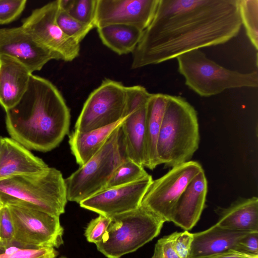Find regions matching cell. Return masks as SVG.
Listing matches in <instances>:
<instances>
[{
  "instance_id": "6da1fadb",
  "label": "cell",
  "mask_w": 258,
  "mask_h": 258,
  "mask_svg": "<svg viewBox=\"0 0 258 258\" xmlns=\"http://www.w3.org/2000/svg\"><path fill=\"white\" fill-rule=\"evenodd\" d=\"M242 26L238 0H159L132 53V69L227 42Z\"/></svg>"
},
{
  "instance_id": "7a4b0ae2",
  "label": "cell",
  "mask_w": 258,
  "mask_h": 258,
  "mask_svg": "<svg viewBox=\"0 0 258 258\" xmlns=\"http://www.w3.org/2000/svg\"><path fill=\"white\" fill-rule=\"evenodd\" d=\"M5 112L11 138L29 150L50 151L69 132L70 111L60 92L51 82L33 74L22 98Z\"/></svg>"
},
{
  "instance_id": "3957f363",
  "label": "cell",
  "mask_w": 258,
  "mask_h": 258,
  "mask_svg": "<svg viewBox=\"0 0 258 258\" xmlns=\"http://www.w3.org/2000/svg\"><path fill=\"white\" fill-rule=\"evenodd\" d=\"M200 140L195 108L182 97L168 95L157 145L159 164L172 168L190 161Z\"/></svg>"
},
{
  "instance_id": "277c9868",
  "label": "cell",
  "mask_w": 258,
  "mask_h": 258,
  "mask_svg": "<svg viewBox=\"0 0 258 258\" xmlns=\"http://www.w3.org/2000/svg\"><path fill=\"white\" fill-rule=\"evenodd\" d=\"M67 202L64 178L53 167L0 180V203L3 206H21L59 217Z\"/></svg>"
},
{
  "instance_id": "5b68a950",
  "label": "cell",
  "mask_w": 258,
  "mask_h": 258,
  "mask_svg": "<svg viewBox=\"0 0 258 258\" xmlns=\"http://www.w3.org/2000/svg\"><path fill=\"white\" fill-rule=\"evenodd\" d=\"M176 59L185 84L201 96L210 97L229 89L258 86L257 71L245 74L229 70L209 59L199 49L183 53Z\"/></svg>"
},
{
  "instance_id": "8992f818",
  "label": "cell",
  "mask_w": 258,
  "mask_h": 258,
  "mask_svg": "<svg viewBox=\"0 0 258 258\" xmlns=\"http://www.w3.org/2000/svg\"><path fill=\"white\" fill-rule=\"evenodd\" d=\"M121 124L94 156L64 179L68 201L79 204L103 190L116 168L127 158Z\"/></svg>"
},
{
  "instance_id": "52a82bcc",
  "label": "cell",
  "mask_w": 258,
  "mask_h": 258,
  "mask_svg": "<svg viewBox=\"0 0 258 258\" xmlns=\"http://www.w3.org/2000/svg\"><path fill=\"white\" fill-rule=\"evenodd\" d=\"M110 217L111 221L103 239L96 244L108 258H120L136 251L157 237L165 222L142 205Z\"/></svg>"
},
{
  "instance_id": "ba28073f",
  "label": "cell",
  "mask_w": 258,
  "mask_h": 258,
  "mask_svg": "<svg viewBox=\"0 0 258 258\" xmlns=\"http://www.w3.org/2000/svg\"><path fill=\"white\" fill-rule=\"evenodd\" d=\"M126 87L106 78L89 95L76 121L75 131L85 132L113 124L126 117Z\"/></svg>"
},
{
  "instance_id": "9c48e42d",
  "label": "cell",
  "mask_w": 258,
  "mask_h": 258,
  "mask_svg": "<svg viewBox=\"0 0 258 258\" xmlns=\"http://www.w3.org/2000/svg\"><path fill=\"white\" fill-rule=\"evenodd\" d=\"M14 236L13 244L28 248H58L63 243L59 217L18 205H8Z\"/></svg>"
},
{
  "instance_id": "30bf717a",
  "label": "cell",
  "mask_w": 258,
  "mask_h": 258,
  "mask_svg": "<svg viewBox=\"0 0 258 258\" xmlns=\"http://www.w3.org/2000/svg\"><path fill=\"white\" fill-rule=\"evenodd\" d=\"M203 170L198 162L191 160L171 168L161 177L153 179L141 205L165 222H171L180 196L193 178Z\"/></svg>"
},
{
  "instance_id": "8fae6325",
  "label": "cell",
  "mask_w": 258,
  "mask_h": 258,
  "mask_svg": "<svg viewBox=\"0 0 258 258\" xmlns=\"http://www.w3.org/2000/svg\"><path fill=\"white\" fill-rule=\"evenodd\" d=\"M58 0L34 10L22 21L21 26L40 44L57 54L60 59L71 61L80 53V44L67 36L56 21Z\"/></svg>"
},
{
  "instance_id": "7c38bea8",
  "label": "cell",
  "mask_w": 258,
  "mask_h": 258,
  "mask_svg": "<svg viewBox=\"0 0 258 258\" xmlns=\"http://www.w3.org/2000/svg\"><path fill=\"white\" fill-rule=\"evenodd\" d=\"M159 0H97L94 27L125 25L142 31L150 25Z\"/></svg>"
},
{
  "instance_id": "4fadbf2b",
  "label": "cell",
  "mask_w": 258,
  "mask_h": 258,
  "mask_svg": "<svg viewBox=\"0 0 258 258\" xmlns=\"http://www.w3.org/2000/svg\"><path fill=\"white\" fill-rule=\"evenodd\" d=\"M153 180L149 174L133 182L107 188L81 201L80 206L99 215L111 217L139 207Z\"/></svg>"
},
{
  "instance_id": "5bb4252c",
  "label": "cell",
  "mask_w": 258,
  "mask_h": 258,
  "mask_svg": "<svg viewBox=\"0 0 258 258\" xmlns=\"http://www.w3.org/2000/svg\"><path fill=\"white\" fill-rule=\"evenodd\" d=\"M0 55L16 59L31 73L41 70L49 61L61 60L38 43L21 26L0 28Z\"/></svg>"
},
{
  "instance_id": "9a60e30c",
  "label": "cell",
  "mask_w": 258,
  "mask_h": 258,
  "mask_svg": "<svg viewBox=\"0 0 258 258\" xmlns=\"http://www.w3.org/2000/svg\"><path fill=\"white\" fill-rule=\"evenodd\" d=\"M208 182L204 170L197 174L180 196L171 222L184 230H190L199 221L205 207Z\"/></svg>"
},
{
  "instance_id": "2e32d148",
  "label": "cell",
  "mask_w": 258,
  "mask_h": 258,
  "mask_svg": "<svg viewBox=\"0 0 258 258\" xmlns=\"http://www.w3.org/2000/svg\"><path fill=\"white\" fill-rule=\"evenodd\" d=\"M48 167L20 143L2 138L0 146V180L11 177L40 173Z\"/></svg>"
},
{
  "instance_id": "e0dca14e",
  "label": "cell",
  "mask_w": 258,
  "mask_h": 258,
  "mask_svg": "<svg viewBox=\"0 0 258 258\" xmlns=\"http://www.w3.org/2000/svg\"><path fill=\"white\" fill-rule=\"evenodd\" d=\"M32 74L16 59L0 55V105L5 111L14 107L22 98Z\"/></svg>"
},
{
  "instance_id": "ac0fdd59",
  "label": "cell",
  "mask_w": 258,
  "mask_h": 258,
  "mask_svg": "<svg viewBox=\"0 0 258 258\" xmlns=\"http://www.w3.org/2000/svg\"><path fill=\"white\" fill-rule=\"evenodd\" d=\"M250 232H253L225 229L215 224L206 230L193 233L189 258H202L237 250L241 240Z\"/></svg>"
},
{
  "instance_id": "d6986e66",
  "label": "cell",
  "mask_w": 258,
  "mask_h": 258,
  "mask_svg": "<svg viewBox=\"0 0 258 258\" xmlns=\"http://www.w3.org/2000/svg\"><path fill=\"white\" fill-rule=\"evenodd\" d=\"M216 223L220 227L241 231L258 232V198L240 199L227 208H218Z\"/></svg>"
},
{
  "instance_id": "ffe728a7",
  "label": "cell",
  "mask_w": 258,
  "mask_h": 258,
  "mask_svg": "<svg viewBox=\"0 0 258 258\" xmlns=\"http://www.w3.org/2000/svg\"><path fill=\"white\" fill-rule=\"evenodd\" d=\"M167 94H152L146 105L144 167L153 170L160 165L157 145L167 101Z\"/></svg>"
},
{
  "instance_id": "44dd1931",
  "label": "cell",
  "mask_w": 258,
  "mask_h": 258,
  "mask_svg": "<svg viewBox=\"0 0 258 258\" xmlns=\"http://www.w3.org/2000/svg\"><path fill=\"white\" fill-rule=\"evenodd\" d=\"M125 118L103 127L85 132H73L69 136V143L77 164L81 166L94 156Z\"/></svg>"
},
{
  "instance_id": "7402d4cb",
  "label": "cell",
  "mask_w": 258,
  "mask_h": 258,
  "mask_svg": "<svg viewBox=\"0 0 258 258\" xmlns=\"http://www.w3.org/2000/svg\"><path fill=\"white\" fill-rule=\"evenodd\" d=\"M146 105L131 112L121 124L127 158L143 167Z\"/></svg>"
},
{
  "instance_id": "603a6c76",
  "label": "cell",
  "mask_w": 258,
  "mask_h": 258,
  "mask_svg": "<svg viewBox=\"0 0 258 258\" xmlns=\"http://www.w3.org/2000/svg\"><path fill=\"white\" fill-rule=\"evenodd\" d=\"M97 29L103 44L120 55L134 52L143 32L132 26L118 24Z\"/></svg>"
},
{
  "instance_id": "cb8c5ba5",
  "label": "cell",
  "mask_w": 258,
  "mask_h": 258,
  "mask_svg": "<svg viewBox=\"0 0 258 258\" xmlns=\"http://www.w3.org/2000/svg\"><path fill=\"white\" fill-rule=\"evenodd\" d=\"M148 174L143 166L127 158L113 172L104 189L133 182Z\"/></svg>"
},
{
  "instance_id": "d4e9b609",
  "label": "cell",
  "mask_w": 258,
  "mask_h": 258,
  "mask_svg": "<svg viewBox=\"0 0 258 258\" xmlns=\"http://www.w3.org/2000/svg\"><path fill=\"white\" fill-rule=\"evenodd\" d=\"M242 25L256 50L258 49V0H238Z\"/></svg>"
},
{
  "instance_id": "484cf974",
  "label": "cell",
  "mask_w": 258,
  "mask_h": 258,
  "mask_svg": "<svg viewBox=\"0 0 258 258\" xmlns=\"http://www.w3.org/2000/svg\"><path fill=\"white\" fill-rule=\"evenodd\" d=\"M58 2L60 9L76 20L94 27L97 0H58Z\"/></svg>"
},
{
  "instance_id": "4316f807",
  "label": "cell",
  "mask_w": 258,
  "mask_h": 258,
  "mask_svg": "<svg viewBox=\"0 0 258 258\" xmlns=\"http://www.w3.org/2000/svg\"><path fill=\"white\" fill-rule=\"evenodd\" d=\"M58 254L53 247L28 248L0 243V258H56Z\"/></svg>"
},
{
  "instance_id": "83f0119b",
  "label": "cell",
  "mask_w": 258,
  "mask_h": 258,
  "mask_svg": "<svg viewBox=\"0 0 258 258\" xmlns=\"http://www.w3.org/2000/svg\"><path fill=\"white\" fill-rule=\"evenodd\" d=\"M57 23L69 38L78 43L84 39L89 32L94 28L93 25L82 23L59 9L56 16Z\"/></svg>"
},
{
  "instance_id": "f1b7e54d",
  "label": "cell",
  "mask_w": 258,
  "mask_h": 258,
  "mask_svg": "<svg viewBox=\"0 0 258 258\" xmlns=\"http://www.w3.org/2000/svg\"><path fill=\"white\" fill-rule=\"evenodd\" d=\"M126 105L125 116L134 110L145 106L152 95L143 86L126 87Z\"/></svg>"
},
{
  "instance_id": "f546056e",
  "label": "cell",
  "mask_w": 258,
  "mask_h": 258,
  "mask_svg": "<svg viewBox=\"0 0 258 258\" xmlns=\"http://www.w3.org/2000/svg\"><path fill=\"white\" fill-rule=\"evenodd\" d=\"M111 221V217L102 215L92 219L88 224L85 231L84 235L87 241L95 244L101 242Z\"/></svg>"
},
{
  "instance_id": "4dcf8cb0",
  "label": "cell",
  "mask_w": 258,
  "mask_h": 258,
  "mask_svg": "<svg viewBox=\"0 0 258 258\" xmlns=\"http://www.w3.org/2000/svg\"><path fill=\"white\" fill-rule=\"evenodd\" d=\"M26 3V0H0V24H9L17 19Z\"/></svg>"
},
{
  "instance_id": "1f68e13d",
  "label": "cell",
  "mask_w": 258,
  "mask_h": 258,
  "mask_svg": "<svg viewBox=\"0 0 258 258\" xmlns=\"http://www.w3.org/2000/svg\"><path fill=\"white\" fill-rule=\"evenodd\" d=\"M14 231L11 213L6 205L0 208V243L4 245L13 244Z\"/></svg>"
},
{
  "instance_id": "d6a6232c",
  "label": "cell",
  "mask_w": 258,
  "mask_h": 258,
  "mask_svg": "<svg viewBox=\"0 0 258 258\" xmlns=\"http://www.w3.org/2000/svg\"><path fill=\"white\" fill-rule=\"evenodd\" d=\"M172 246L180 258H189L193 233L188 231L175 232L169 235Z\"/></svg>"
},
{
  "instance_id": "836d02e7",
  "label": "cell",
  "mask_w": 258,
  "mask_h": 258,
  "mask_svg": "<svg viewBox=\"0 0 258 258\" xmlns=\"http://www.w3.org/2000/svg\"><path fill=\"white\" fill-rule=\"evenodd\" d=\"M151 258H180L172 246L169 235L158 240Z\"/></svg>"
},
{
  "instance_id": "e575fe53",
  "label": "cell",
  "mask_w": 258,
  "mask_h": 258,
  "mask_svg": "<svg viewBox=\"0 0 258 258\" xmlns=\"http://www.w3.org/2000/svg\"><path fill=\"white\" fill-rule=\"evenodd\" d=\"M237 250L258 256V232H250L244 236L239 242Z\"/></svg>"
},
{
  "instance_id": "d590c367",
  "label": "cell",
  "mask_w": 258,
  "mask_h": 258,
  "mask_svg": "<svg viewBox=\"0 0 258 258\" xmlns=\"http://www.w3.org/2000/svg\"><path fill=\"white\" fill-rule=\"evenodd\" d=\"M202 258H258V256L249 255L235 249H231Z\"/></svg>"
},
{
  "instance_id": "8d00e7d4",
  "label": "cell",
  "mask_w": 258,
  "mask_h": 258,
  "mask_svg": "<svg viewBox=\"0 0 258 258\" xmlns=\"http://www.w3.org/2000/svg\"><path fill=\"white\" fill-rule=\"evenodd\" d=\"M59 258H69V257L65 256H61Z\"/></svg>"
},
{
  "instance_id": "74e56055",
  "label": "cell",
  "mask_w": 258,
  "mask_h": 258,
  "mask_svg": "<svg viewBox=\"0 0 258 258\" xmlns=\"http://www.w3.org/2000/svg\"><path fill=\"white\" fill-rule=\"evenodd\" d=\"M2 137H0V146H1V141H2Z\"/></svg>"
},
{
  "instance_id": "f35d334b",
  "label": "cell",
  "mask_w": 258,
  "mask_h": 258,
  "mask_svg": "<svg viewBox=\"0 0 258 258\" xmlns=\"http://www.w3.org/2000/svg\"><path fill=\"white\" fill-rule=\"evenodd\" d=\"M3 206V205L0 203V208ZM0 241H1V240H0Z\"/></svg>"
}]
</instances>
